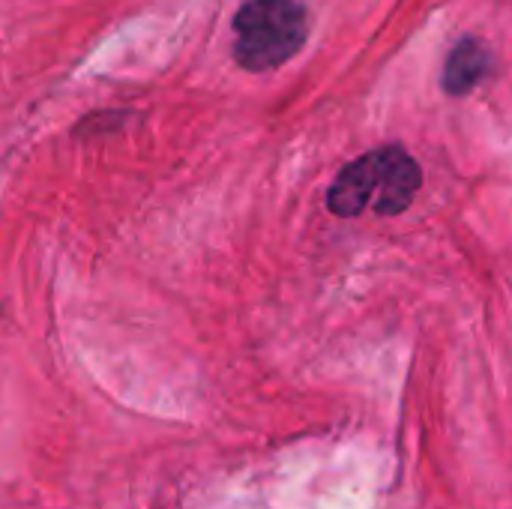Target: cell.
<instances>
[{
	"instance_id": "1",
	"label": "cell",
	"mask_w": 512,
	"mask_h": 509,
	"mask_svg": "<svg viewBox=\"0 0 512 509\" xmlns=\"http://www.w3.org/2000/svg\"><path fill=\"white\" fill-rule=\"evenodd\" d=\"M423 183L420 165L399 144L378 147L339 171L327 192V207L336 216H360L372 210L378 216H399L411 207Z\"/></svg>"
},
{
	"instance_id": "2",
	"label": "cell",
	"mask_w": 512,
	"mask_h": 509,
	"mask_svg": "<svg viewBox=\"0 0 512 509\" xmlns=\"http://www.w3.org/2000/svg\"><path fill=\"white\" fill-rule=\"evenodd\" d=\"M300 0H246L234 15V60L249 72H267L291 60L306 42Z\"/></svg>"
},
{
	"instance_id": "3",
	"label": "cell",
	"mask_w": 512,
	"mask_h": 509,
	"mask_svg": "<svg viewBox=\"0 0 512 509\" xmlns=\"http://www.w3.org/2000/svg\"><path fill=\"white\" fill-rule=\"evenodd\" d=\"M492 69V51L474 39V36H465L450 54H447V63H444V90L450 96H465L471 93Z\"/></svg>"
}]
</instances>
